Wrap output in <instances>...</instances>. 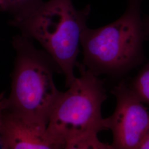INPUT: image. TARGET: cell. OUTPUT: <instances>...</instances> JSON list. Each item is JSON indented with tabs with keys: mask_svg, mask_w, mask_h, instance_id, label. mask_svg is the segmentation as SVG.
Segmentation results:
<instances>
[{
	"mask_svg": "<svg viewBox=\"0 0 149 149\" xmlns=\"http://www.w3.org/2000/svg\"><path fill=\"white\" fill-rule=\"evenodd\" d=\"M142 2L128 0L126 10L116 21L86 28L81 40L82 64L95 74L121 77L143 62L144 42L149 37L141 16Z\"/></svg>",
	"mask_w": 149,
	"mask_h": 149,
	"instance_id": "1",
	"label": "cell"
},
{
	"mask_svg": "<svg viewBox=\"0 0 149 149\" xmlns=\"http://www.w3.org/2000/svg\"><path fill=\"white\" fill-rule=\"evenodd\" d=\"M143 21L145 31L148 35V37L149 38V16H144L143 17Z\"/></svg>",
	"mask_w": 149,
	"mask_h": 149,
	"instance_id": "12",
	"label": "cell"
},
{
	"mask_svg": "<svg viewBox=\"0 0 149 149\" xmlns=\"http://www.w3.org/2000/svg\"><path fill=\"white\" fill-rule=\"evenodd\" d=\"M44 2L43 0H1L0 7L12 16V21H19L32 15Z\"/></svg>",
	"mask_w": 149,
	"mask_h": 149,
	"instance_id": "7",
	"label": "cell"
},
{
	"mask_svg": "<svg viewBox=\"0 0 149 149\" xmlns=\"http://www.w3.org/2000/svg\"><path fill=\"white\" fill-rule=\"evenodd\" d=\"M90 5L77 10L72 0H49L31 15L19 21H11L22 34L35 39L57 65L68 87L76 77L75 67L82 33L87 28Z\"/></svg>",
	"mask_w": 149,
	"mask_h": 149,
	"instance_id": "3",
	"label": "cell"
},
{
	"mask_svg": "<svg viewBox=\"0 0 149 149\" xmlns=\"http://www.w3.org/2000/svg\"><path fill=\"white\" fill-rule=\"evenodd\" d=\"M80 75L61 92L48 120L46 132L63 145L91 134L108 130L102 107L107 96L103 81L82 64Z\"/></svg>",
	"mask_w": 149,
	"mask_h": 149,
	"instance_id": "4",
	"label": "cell"
},
{
	"mask_svg": "<svg viewBox=\"0 0 149 149\" xmlns=\"http://www.w3.org/2000/svg\"><path fill=\"white\" fill-rule=\"evenodd\" d=\"M138 149H149V135L139 146Z\"/></svg>",
	"mask_w": 149,
	"mask_h": 149,
	"instance_id": "11",
	"label": "cell"
},
{
	"mask_svg": "<svg viewBox=\"0 0 149 149\" xmlns=\"http://www.w3.org/2000/svg\"><path fill=\"white\" fill-rule=\"evenodd\" d=\"M46 128L31 124L4 109L1 127V144L8 149H64L50 138Z\"/></svg>",
	"mask_w": 149,
	"mask_h": 149,
	"instance_id": "6",
	"label": "cell"
},
{
	"mask_svg": "<svg viewBox=\"0 0 149 149\" xmlns=\"http://www.w3.org/2000/svg\"><path fill=\"white\" fill-rule=\"evenodd\" d=\"M64 149H113L111 145L102 142L98 134H91L70 141Z\"/></svg>",
	"mask_w": 149,
	"mask_h": 149,
	"instance_id": "9",
	"label": "cell"
},
{
	"mask_svg": "<svg viewBox=\"0 0 149 149\" xmlns=\"http://www.w3.org/2000/svg\"><path fill=\"white\" fill-rule=\"evenodd\" d=\"M1 149H8L6 146L1 144Z\"/></svg>",
	"mask_w": 149,
	"mask_h": 149,
	"instance_id": "13",
	"label": "cell"
},
{
	"mask_svg": "<svg viewBox=\"0 0 149 149\" xmlns=\"http://www.w3.org/2000/svg\"><path fill=\"white\" fill-rule=\"evenodd\" d=\"M1 0H0V6H1Z\"/></svg>",
	"mask_w": 149,
	"mask_h": 149,
	"instance_id": "14",
	"label": "cell"
},
{
	"mask_svg": "<svg viewBox=\"0 0 149 149\" xmlns=\"http://www.w3.org/2000/svg\"><path fill=\"white\" fill-rule=\"evenodd\" d=\"M5 98L3 93L0 94V133H1L2 118L3 111L5 108ZM0 146H1V136H0Z\"/></svg>",
	"mask_w": 149,
	"mask_h": 149,
	"instance_id": "10",
	"label": "cell"
},
{
	"mask_svg": "<svg viewBox=\"0 0 149 149\" xmlns=\"http://www.w3.org/2000/svg\"><path fill=\"white\" fill-rule=\"evenodd\" d=\"M116 100L114 111L106 118L111 131L113 149H138L149 135V112L123 80L112 90Z\"/></svg>",
	"mask_w": 149,
	"mask_h": 149,
	"instance_id": "5",
	"label": "cell"
},
{
	"mask_svg": "<svg viewBox=\"0 0 149 149\" xmlns=\"http://www.w3.org/2000/svg\"><path fill=\"white\" fill-rule=\"evenodd\" d=\"M128 85L141 101L149 104V62L144 65Z\"/></svg>",
	"mask_w": 149,
	"mask_h": 149,
	"instance_id": "8",
	"label": "cell"
},
{
	"mask_svg": "<svg viewBox=\"0 0 149 149\" xmlns=\"http://www.w3.org/2000/svg\"><path fill=\"white\" fill-rule=\"evenodd\" d=\"M13 45L16 60L5 109L29 124L47 128L61 92L53 79L54 73L60 70L48 54L34 47L32 39L17 36Z\"/></svg>",
	"mask_w": 149,
	"mask_h": 149,
	"instance_id": "2",
	"label": "cell"
}]
</instances>
